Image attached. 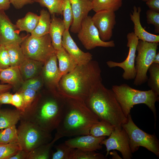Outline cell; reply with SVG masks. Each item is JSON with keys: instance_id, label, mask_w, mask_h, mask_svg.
<instances>
[{"instance_id": "2e32d148", "label": "cell", "mask_w": 159, "mask_h": 159, "mask_svg": "<svg viewBox=\"0 0 159 159\" xmlns=\"http://www.w3.org/2000/svg\"><path fill=\"white\" fill-rule=\"evenodd\" d=\"M62 45L78 65L86 64L92 60V55L90 53L84 52L78 47L72 37L69 30H65L64 33Z\"/></svg>"}, {"instance_id": "1f68e13d", "label": "cell", "mask_w": 159, "mask_h": 159, "mask_svg": "<svg viewBox=\"0 0 159 159\" xmlns=\"http://www.w3.org/2000/svg\"><path fill=\"white\" fill-rule=\"evenodd\" d=\"M41 6L46 7L52 15L62 14V8L64 0H32Z\"/></svg>"}, {"instance_id": "c3c4849f", "label": "cell", "mask_w": 159, "mask_h": 159, "mask_svg": "<svg viewBox=\"0 0 159 159\" xmlns=\"http://www.w3.org/2000/svg\"><path fill=\"white\" fill-rule=\"evenodd\" d=\"M12 87V85L9 84H0V94L9 91Z\"/></svg>"}, {"instance_id": "f5cc1de1", "label": "cell", "mask_w": 159, "mask_h": 159, "mask_svg": "<svg viewBox=\"0 0 159 159\" xmlns=\"http://www.w3.org/2000/svg\"><path fill=\"white\" fill-rule=\"evenodd\" d=\"M1 105H0V110L1 109Z\"/></svg>"}, {"instance_id": "e0dca14e", "label": "cell", "mask_w": 159, "mask_h": 159, "mask_svg": "<svg viewBox=\"0 0 159 159\" xmlns=\"http://www.w3.org/2000/svg\"><path fill=\"white\" fill-rule=\"evenodd\" d=\"M73 14V21L70 27V31L77 33L80 29L82 20L92 10L91 1L69 0Z\"/></svg>"}, {"instance_id": "7dc6e473", "label": "cell", "mask_w": 159, "mask_h": 159, "mask_svg": "<svg viewBox=\"0 0 159 159\" xmlns=\"http://www.w3.org/2000/svg\"><path fill=\"white\" fill-rule=\"evenodd\" d=\"M10 4L9 0H0V10L5 11L8 9Z\"/></svg>"}, {"instance_id": "7bdbcfd3", "label": "cell", "mask_w": 159, "mask_h": 159, "mask_svg": "<svg viewBox=\"0 0 159 159\" xmlns=\"http://www.w3.org/2000/svg\"><path fill=\"white\" fill-rule=\"evenodd\" d=\"M10 4L17 9L22 8L25 5L33 4L34 2L32 0H9Z\"/></svg>"}, {"instance_id": "5bb4252c", "label": "cell", "mask_w": 159, "mask_h": 159, "mask_svg": "<svg viewBox=\"0 0 159 159\" xmlns=\"http://www.w3.org/2000/svg\"><path fill=\"white\" fill-rule=\"evenodd\" d=\"M25 37L19 35L15 24L12 23L4 11L0 10V45L21 44Z\"/></svg>"}, {"instance_id": "4dcf8cb0", "label": "cell", "mask_w": 159, "mask_h": 159, "mask_svg": "<svg viewBox=\"0 0 159 159\" xmlns=\"http://www.w3.org/2000/svg\"><path fill=\"white\" fill-rule=\"evenodd\" d=\"M148 71L150 74L148 85L154 92L159 95V64L152 63Z\"/></svg>"}, {"instance_id": "7c38bea8", "label": "cell", "mask_w": 159, "mask_h": 159, "mask_svg": "<svg viewBox=\"0 0 159 159\" xmlns=\"http://www.w3.org/2000/svg\"><path fill=\"white\" fill-rule=\"evenodd\" d=\"M109 138L102 140L100 143L106 147L107 153L105 157L110 151L117 150L120 152L124 159H130L132 157L127 135L123 128L115 127Z\"/></svg>"}, {"instance_id": "277c9868", "label": "cell", "mask_w": 159, "mask_h": 159, "mask_svg": "<svg viewBox=\"0 0 159 159\" xmlns=\"http://www.w3.org/2000/svg\"><path fill=\"white\" fill-rule=\"evenodd\" d=\"M85 102L100 120L106 121L115 127L121 128L122 125L127 121L112 90L106 88L102 83Z\"/></svg>"}, {"instance_id": "8992f818", "label": "cell", "mask_w": 159, "mask_h": 159, "mask_svg": "<svg viewBox=\"0 0 159 159\" xmlns=\"http://www.w3.org/2000/svg\"><path fill=\"white\" fill-rule=\"evenodd\" d=\"M17 129L18 143L21 149L29 153L52 140L51 133L30 122L21 120Z\"/></svg>"}, {"instance_id": "681fc988", "label": "cell", "mask_w": 159, "mask_h": 159, "mask_svg": "<svg viewBox=\"0 0 159 159\" xmlns=\"http://www.w3.org/2000/svg\"><path fill=\"white\" fill-rule=\"evenodd\" d=\"M109 153L112 156V159H121L122 158L120 157V156L117 154V152L113 150V151L111 152H110Z\"/></svg>"}, {"instance_id": "d6986e66", "label": "cell", "mask_w": 159, "mask_h": 159, "mask_svg": "<svg viewBox=\"0 0 159 159\" xmlns=\"http://www.w3.org/2000/svg\"><path fill=\"white\" fill-rule=\"evenodd\" d=\"M140 7L134 6L132 13L130 16L134 24L133 32L138 39L143 41L150 43H159V35L150 33L147 31L142 26L140 21Z\"/></svg>"}, {"instance_id": "603a6c76", "label": "cell", "mask_w": 159, "mask_h": 159, "mask_svg": "<svg viewBox=\"0 0 159 159\" xmlns=\"http://www.w3.org/2000/svg\"><path fill=\"white\" fill-rule=\"evenodd\" d=\"M0 80L1 84H7L16 86L24 82L18 67H9L0 71Z\"/></svg>"}, {"instance_id": "9a60e30c", "label": "cell", "mask_w": 159, "mask_h": 159, "mask_svg": "<svg viewBox=\"0 0 159 159\" xmlns=\"http://www.w3.org/2000/svg\"><path fill=\"white\" fill-rule=\"evenodd\" d=\"M41 75L44 82L49 87L51 92L58 93L57 88L61 77L57 65L56 54L51 56L44 63Z\"/></svg>"}, {"instance_id": "4fadbf2b", "label": "cell", "mask_w": 159, "mask_h": 159, "mask_svg": "<svg viewBox=\"0 0 159 159\" xmlns=\"http://www.w3.org/2000/svg\"><path fill=\"white\" fill-rule=\"evenodd\" d=\"M91 18L101 39L104 42L109 40L112 37L113 30L116 24L115 12L108 10L100 11L96 12Z\"/></svg>"}, {"instance_id": "f1b7e54d", "label": "cell", "mask_w": 159, "mask_h": 159, "mask_svg": "<svg viewBox=\"0 0 159 159\" xmlns=\"http://www.w3.org/2000/svg\"><path fill=\"white\" fill-rule=\"evenodd\" d=\"M115 128V127L109 122L104 120H100L92 126L89 135L97 137L109 136Z\"/></svg>"}, {"instance_id": "83f0119b", "label": "cell", "mask_w": 159, "mask_h": 159, "mask_svg": "<svg viewBox=\"0 0 159 159\" xmlns=\"http://www.w3.org/2000/svg\"><path fill=\"white\" fill-rule=\"evenodd\" d=\"M92 10L96 13L108 10L115 12L122 6V0H92Z\"/></svg>"}, {"instance_id": "b9f144b4", "label": "cell", "mask_w": 159, "mask_h": 159, "mask_svg": "<svg viewBox=\"0 0 159 159\" xmlns=\"http://www.w3.org/2000/svg\"><path fill=\"white\" fill-rule=\"evenodd\" d=\"M11 105L14 106L16 109L23 111V102L22 95L21 93L17 92L12 95Z\"/></svg>"}, {"instance_id": "7a4b0ae2", "label": "cell", "mask_w": 159, "mask_h": 159, "mask_svg": "<svg viewBox=\"0 0 159 159\" xmlns=\"http://www.w3.org/2000/svg\"><path fill=\"white\" fill-rule=\"evenodd\" d=\"M64 99L61 117L54 138L57 140L64 137L89 135L91 127L99 119L84 102Z\"/></svg>"}, {"instance_id": "8fae6325", "label": "cell", "mask_w": 159, "mask_h": 159, "mask_svg": "<svg viewBox=\"0 0 159 159\" xmlns=\"http://www.w3.org/2000/svg\"><path fill=\"white\" fill-rule=\"evenodd\" d=\"M127 46L129 50L128 55L123 62H117L110 60L106 62L107 66L110 68L118 67L124 70L122 74V78L128 80L135 79L136 75L135 67V59L136 57V47L139 39L133 32L128 33L127 35Z\"/></svg>"}, {"instance_id": "60d3db41", "label": "cell", "mask_w": 159, "mask_h": 159, "mask_svg": "<svg viewBox=\"0 0 159 159\" xmlns=\"http://www.w3.org/2000/svg\"><path fill=\"white\" fill-rule=\"evenodd\" d=\"M10 67L8 54L5 46L0 45V71Z\"/></svg>"}, {"instance_id": "db71d44e", "label": "cell", "mask_w": 159, "mask_h": 159, "mask_svg": "<svg viewBox=\"0 0 159 159\" xmlns=\"http://www.w3.org/2000/svg\"><path fill=\"white\" fill-rule=\"evenodd\" d=\"M90 0L92 1V0Z\"/></svg>"}, {"instance_id": "f907efd6", "label": "cell", "mask_w": 159, "mask_h": 159, "mask_svg": "<svg viewBox=\"0 0 159 159\" xmlns=\"http://www.w3.org/2000/svg\"><path fill=\"white\" fill-rule=\"evenodd\" d=\"M153 63L159 64V53H156L153 61Z\"/></svg>"}, {"instance_id": "ffe728a7", "label": "cell", "mask_w": 159, "mask_h": 159, "mask_svg": "<svg viewBox=\"0 0 159 159\" xmlns=\"http://www.w3.org/2000/svg\"><path fill=\"white\" fill-rule=\"evenodd\" d=\"M49 33L52 40V44L55 50L62 47V37L66 30L63 20L57 18L55 14L52 15Z\"/></svg>"}, {"instance_id": "52a82bcc", "label": "cell", "mask_w": 159, "mask_h": 159, "mask_svg": "<svg viewBox=\"0 0 159 159\" xmlns=\"http://www.w3.org/2000/svg\"><path fill=\"white\" fill-rule=\"evenodd\" d=\"M126 122L121 126L126 132L132 153L143 147L159 157V141L155 135L148 134L139 128L133 122L130 114Z\"/></svg>"}, {"instance_id": "816d5d0a", "label": "cell", "mask_w": 159, "mask_h": 159, "mask_svg": "<svg viewBox=\"0 0 159 159\" xmlns=\"http://www.w3.org/2000/svg\"><path fill=\"white\" fill-rule=\"evenodd\" d=\"M141 0L142 1H143L146 2V1H147L148 0Z\"/></svg>"}, {"instance_id": "9c48e42d", "label": "cell", "mask_w": 159, "mask_h": 159, "mask_svg": "<svg viewBox=\"0 0 159 159\" xmlns=\"http://www.w3.org/2000/svg\"><path fill=\"white\" fill-rule=\"evenodd\" d=\"M158 45V43L148 42L139 40L136 47L138 54L135 65L136 73L134 85H140L147 81V73L157 53Z\"/></svg>"}, {"instance_id": "30bf717a", "label": "cell", "mask_w": 159, "mask_h": 159, "mask_svg": "<svg viewBox=\"0 0 159 159\" xmlns=\"http://www.w3.org/2000/svg\"><path fill=\"white\" fill-rule=\"evenodd\" d=\"M91 17L88 16L82 20L80 28L77 33L78 38L84 47L87 50H91L97 47H115L114 41L104 42L101 39Z\"/></svg>"}, {"instance_id": "ac0fdd59", "label": "cell", "mask_w": 159, "mask_h": 159, "mask_svg": "<svg viewBox=\"0 0 159 159\" xmlns=\"http://www.w3.org/2000/svg\"><path fill=\"white\" fill-rule=\"evenodd\" d=\"M105 138L106 136L97 137L90 135H83L70 139L64 143L74 148L97 151L102 148L100 143Z\"/></svg>"}, {"instance_id": "484cf974", "label": "cell", "mask_w": 159, "mask_h": 159, "mask_svg": "<svg viewBox=\"0 0 159 159\" xmlns=\"http://www.w3.org/2000/svg\"><path fill=\"white\" fill-rule=\"evenodd\" d=\"M50 14L47 10H41L37 25L31 35L40 37L49 34L51 20Z\"/></svg>"}, {"instance_id": "d6a6232c", "label": "cell", "mask_w": 159, "mask_h": 159, "mask_svg": "<svg viewBox=\"0 0 159 159\" xmlns=\"http://www.w3.org/2000/svg\"><path fill=\"white\" fill-rule=\"evenodd\" d=\"M17 130L15 125L0 130V144L17 143Z\"/></svg>"}, {"instance_id": "d4e9b609", "label": "cell", "mask_w": 159, "mask_h": 159, "mask_svg": "<svg viewBox=\"0 0 159 159\" xmlns=\"http://www.w3.org/2000/svg\"><path fill=\"white\" fill-rule=\"evenodd\" d=\"M39 19V16L31 12H27L23 18L18 19L15 25L19 33L25 31L31 33L37 26Z\"/></svg>"}, {"instance_id": "ab89813d", "label": "cell", "mask_w": 159, "mask_h": 159, "mask_svg": "<svg viewBox=\"0 0 159 159\" xmlns=\"http://www.w3.org/2000/svg\"><path fill=\"white\" fill-rule=\"evenodd\" d=\"M147 23L153 25L155 32L159 33V12L149 9L146 12Z\"/></svg>"}, {"instance_id": "ee69618b", "label": "cell", "mask_w": 159, "mask_h": 159, "mask_svg": "<svg viewBox=\"0 0 159 159\" xmlns=\"http://www.w3.org/2000/svg\"><path fill=\"white\" fill-rule=\"evenodd\" d=\"M12 95L9 91L0 94V105L11 104Z\"/></svg>"}, {"instance_id": "44dd1931", "label": "cell", "mask_w": 159, "mask_h": 159, "mask_svg": "<svg viewBox=\"0 0 159 159\" xmlns=\"http://www.w3.org/2000/svg\"><path fill=\"white\" fill-rule=\"evenodd\" d=\"M44 64L43 62L26 58L19 67L24 81L41 75Z\"/></svg>"}, {"instance_id": "3957f363", "label": "cell", "mask_w": 159, "mask_h": 159, "mask_svg": "<svg viewBox=\"0 0 159 159\" xmlns=\"http://www.w3.org/2000/svg\"><path fill=\"white\" fill-rule=\"evenodd\" d=\"M40 96L37 95L31 106L22 112L20 120L30 122L51 133L56 129L59 122L64 99L58 94L52 92L50 96Z\"/></svg>"}, {"instance_id": "8d00e7d4", "label": "cell", "mask_w": 159, "mask_h": 159, "mask_svg": "<svg viewBox=\"0 0 159 159\" xmlns=\"http://www.w3.org/2000/svg\"><path fill=\"white\" fill-rule=\"evenodd\" d=\"M43 82L44 81L41 74L24 81L19 90L29 89L33 90L37 92L42 87Z\"/></svg>"}, {"instance_id": "f35d334b", "label": "cell", "mask_w": 159, "mask_h": 159, "mask_svg": "<svg viewBox=\"0 0 159 159\" xmlns=\"http://www.w3.org/2000/svg\"><path fill=\"white\" fill-rule=\"evenodd\" d=\"M18 92L21 93L23 97V112L31 106L37 97V92L29 89L19 90Z\"/></svg>"}, {"instance_id": "7402d4cb", "label": "cell", "mask_w": 159, "mask_h": 159, "mask_svg": "<svg viewBox=\"0 0 159 159\" xmlns=\"http://www.w3.org/2000/svg\"><path fill=\"white\" fill-rule=\"evenodd\" d=\"M55 54L59 62V69L61 78L72 71L78 65L72 57L62 47L56 50Z\"/></svg>"}, {"instance_id": "5b68a950", "label": "cell", "mask_w": 159, "mask_h": 159, "mask_svg": "<svg viewBox=\"0 0 159 159\" xmlns=\"http://www.w3.org/2000/svg\"><path fill=\"white\" fill-rule=\"evenodd\" d=\"M115 97L122 111L127 117L134 105L141 104L146 105L153 113L156 119L155 102L159 101V95L152 90L142 91L133 88L126 84L113 85L112 87Z\"/></svg>"}, {"instance_id": "836d02e7", "label": "cell", "mask_w": 159, "mask_h": 159, "mask_svg": "<svg viewBox=\"0 0 159 159\" xmlns=\"http://www.w3.org/2000/svg\"><path fill=\"white\" fill-rule=\"evenodd\" d=\"M55 148L56 151L52 153V159H71L75 149L64 143L55 145Z\"/></svg>"}, {"instance_id": "d590c367", "label": "cell", "mask_w": 159, "mask_h": 159, "mask_svg": "<svg viewBox=\"0 0 159 159\" xmlns=\"http://www.w3.org/2000/svg\"><path fill=\"white\" fill-rule=\"evenodd\" d=\"M20 150L17 143L0 144V159H8Z\"/></svg>"}, {"instance_id": "74e56055", "label": "cell", "mask_w": 159, "mask_h": 159, "mask_svg": "<svg viewBox=\"0 0 159 159\" xmlns=\"http://www.w3.org/2000/svg\"><path fill=\"white\" fill-rule=\"evenodd\" d=\"M62 10L66 30H69L73 21V12L69 0H64Z\"/></svg>"}, {"instance_id": "4316f807", "label": "cell", "mask_w": 159, "mask_h": 159, "mask_svg": "<svg viewBox=\"0 0 159 159\" xmlns=\"http://www.w3.org/2000/svg\"><path fill=\"white\" fill-rule=\"evenodd\" d=\"M5 46L8 54L10 66L19 67L26 58L20 44H13Z\"/></svg>"}, {"instance_id": "6da1fadb", "label": "cell", "mask_w": 159, "mask_h": 159, "mask_svg": "<svg viewBox=\"0 0 159 159\" xmlns=\"http://www.w3.org/2000/svg\"><path fill=\"white\" fill-rule=\"evenodd\" d=\"M101 70L98 62L92 60L77 65L72 71L64 75L59 81L58 93L64 98L85 102L102 83Z\"/></svg>"}, {"instance_id": "bcb514c9", "label": "cell", "mask_w": 159, "mask_h": 159, "mask_svg": "<svg viewBox=\"0 0 159 159\" xmlns=\"http://www.w3.org/2000/svg\"><path fill=\"white\" fill-rule=\"evenodd\" d=\"M29 153L20 150L14 155L9 157L8 159H27Z\"/></svg>"}, {"instance_id": "e575fe53", "label": "cell", "mask_w": 159, "mask_h": 159, "mask_svg": "<svg viewBox=\"0 0 159 159\" xmlns=\"http://www.w3.org/2000/svg\"><path fill=\"white\" fill-rule=\"evenodd\" d=\"M95 151L75 148L71 159H106V157L103 154Z\"/></svg>"}, {"instance_id": "f6af8a7d", "label": "cell", "mask_w": 159, "mask_h": 159, "mask_svg": "<svg viewBox=\"0 0 159 159\" xmlns=\"http://www.w3.org/2000/svg\"><path fill=\"white\" fill-rule=\"evenodd\" d=\"M145 2L149 9L159 12V0H148Z\"/></svg>"}, {"instance_id": "ba28073f", "label": "cell", "mask_w": 159, "mask_h": 159, "mask_svg": "<svg viewBox=\"0 0 159 159\" xmlns=\"http://www.w3.org/2000/svg\"><path fill=\"white\" fill-rule=\"evenodd\" d=\"M20 45L26 58L44 63L55 54L49 34L40 37L27 35Z\"/></svg>"}, {"instance_id": "f546056e", "label": "cell", "mask_w": 159, "mask_h": 159, "mask_svg": "<svg viewBox=\"0 0 159 159\" xmlns=\"http://www.w3.org/2000/svg\"><path fill=\"white\" fill-rule=\"evenodd\" d=\"M56 141L54 138L49 142L34 149L29 153L27 159H49L51 149Z\"/></svg>"}, {"instance_id": "cb8c5ba5", "label": "cell", "mask_w": 159, "mask_h": 159, "mask_svg": "<svg viewBox=\"0 0 159 159\" xmlns=\"http://www.w3.org/2000/svg\"><path fill=\"white\" fill-rule=\"evenodd\" d=\"M22 112L16 109L0 110V129L16 125L20 120Z\"/></svg>"}]
</instances>
